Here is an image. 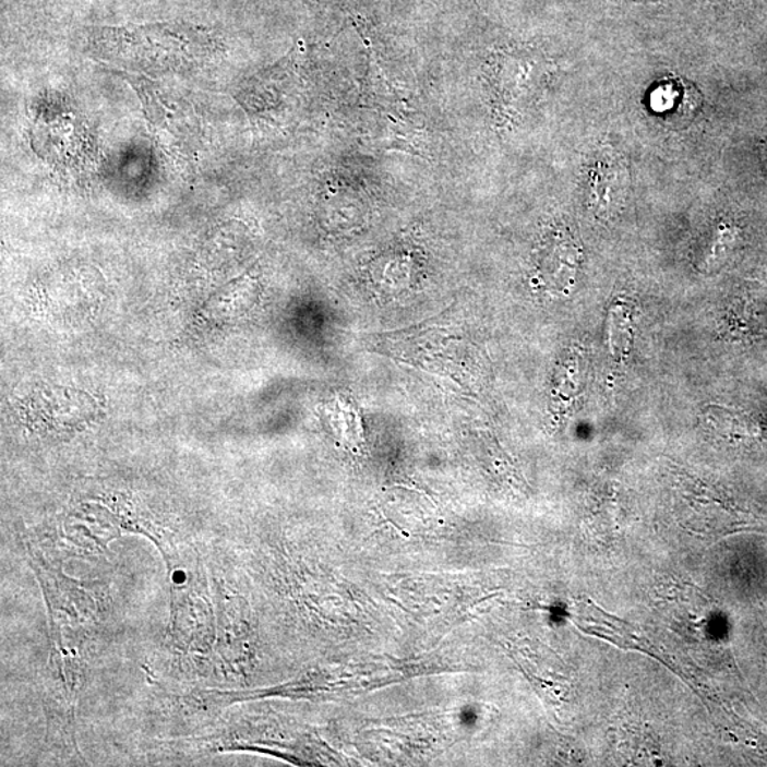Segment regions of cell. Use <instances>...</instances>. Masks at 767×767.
I'll return each mask as SVG.
<instances>
[{
    "mask_svg": "<svg viewBox=\"0 0 767 767\" xmlns=\"http://www.w3.org/2000/svg\"><path fill=\"white\" fill-rule=\"evenodd\" d=\"M633 331L630 313L623 305H614L609 316V343L611 355L618 361H623L632 346Z\"/></svg>",
    "mask_w": 767,
    "mask_h": 767,
    "instance_id": "obj_4",
    "label": "cell"
},
{
    "mask_svg": "<svg viewBox=\"0 0 767 767\" xmlns=\"http://www.w3.org/2000/svg\"><path fill=\"white\" fill-rule=\"evenodd\" d=\"M171 642L185 656H208L215 639L214 611L208 590L200 573H191L188 582L177 566L172 574Z\"/></svg>",
    "mask_w": 767,
    "mask_h": 767,
    "instance_id": "obj_1",
    "label": "cell"
},
{
    "mask_svg": "<svg viewBox=\"0 0 767 767\" xmlns=\"http://www.w3.org/2000/svg\"><path fill=\"white\" fill-rule=\"evenodd\" d=\"M707 421L714 430L723 436L747 438L756 434L759 427L750 416L736 409L721 406L710 407L707 412Z\"/></svg>",
    "mask_w": 767,
    "mask_h": 767,
    "instance_id": "obj_3",
    "label": "cell"
},
{
    "mask_svg": "<svg viewBox=\"0 0 767 767\" xmlns=\"http://www.w3.org/2000/svg\"><path fill=\"white\" fill-rule=\"evenodd\" d=\"M699 105V96L682 80H667L652 93V106L667 116H694Z\"/></svg>",
    "mask_w": 767,
    "mask_h": 767,
    "instance_id": "obj_2",
    "label": "cell"
}]
</instances>
